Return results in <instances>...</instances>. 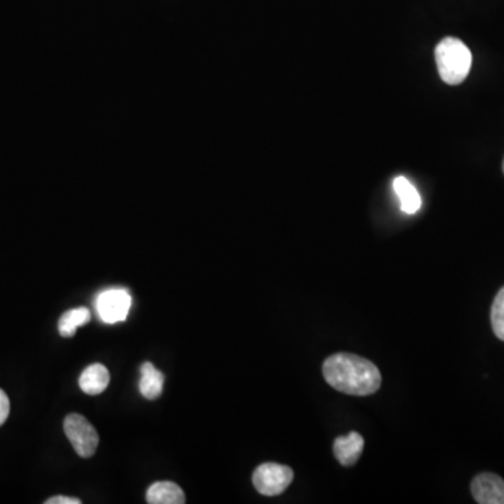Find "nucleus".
<instances>
[{"label": "nucleus", "instance_id": "12", "mask_svg": "<svg viewBox=\"0 0 504 504\" xmlns=\"http://www.w3.org/2000/svg\"><path fill=\"white\" fill-rule=\"evenodd\" d=\"M90 318H92V314H90L89 308H72V310L66 311L59 320V334L63 338H72L76 334L77 328L90 323Z\"/></svg>", "mask_w": 504, "mask_h": 504}, {"label": "nucleus", "instance_id": "13", "mask_svg": "<svg viewBox=\"0 0 504 504\" xmlns=\"http://www.w3.org/2000/svg\"><path fill=\"white\" fill-rule=\"evenodd\" d=\"M490 318H492L493 333L504 342V287H501L500 292L496 296Z\"/></svg>", "mask_w": 504, "mask_h": 504}, {"label": "nucleus", "instance_id": "7", "mask_svg": "<svg viewBox=\"0 0 504 504\" xmlns=\"http://www.w3.org/2000/svg\"><path fill=\"white\" fill-rule=\"evenodd\" d=\"M364 439L357 431H352L348 436H341L334 441V454L344 467H351L359 461L363 452Z\"/></svg>", "mask_w": 504, "mask_h": 504}, {"label": "nucleus", "instance_id": "1", "mask_svg": "<svg viewBox=\"0 0 504 504\" xmlns=\"http://www.w3.org/2000/svg\"><path fill=\"white\" fill-rule=\"evenodd\" d=\"M324 378L334 390L367 397L382 387L383 377L374 363L352 354H335L324 362Z\"/></svg>", "mask_w": 504, "mask_h": 504}, {"label": "nucleus", "instance_id": "16", "mask_svg": "<svg viewBox=\"0 0 504 504\" xmlns=\"http://www.w3.org/2000/svg\"><path fill=\"white\" fill-rule=\"evenodd\" d=\"M503 172H504V163H503Z\"/></svg>", "mask_w": 504, "mask_h": 504}, {"label": "nucleus", "instance_id": "8", "mask_svg": "<svg viewBox=\"0 0 504 504\" xmlns=\"http://www.w3.org/2000/svg\"><path fill=\"white\" fill-rule=\"evenodd\" d=\"M110 384V372L104 364L94 363L87 367L79 378V385L87 395H100Z\"/></svg>", "mask_w": 504, "mask_h": 504}, {"label": "nucleus", "instance_id": "14", "mask_svg": "<svg viewBox=\"0 0 504 504\" xmlns=\"http://www.w3.org/2000/svg\"><path fill=\"white\" fill-rule=\"evenodd\" d=\"M10 415V401L7 397L6 393L4 390H0V426L7 421Z\"/></svg>", "mask_w": 504, "mask_h": 504}, {"label": "nucleus", "instance_id": "9", "mask_svg": "<svg viewBox=\"0 0 504 504\" xmlns=\"http://www.w3.org/2000/svg\"><path fill=\"white\" fill-rule=\"evenodd\" d=\"M146 501L150 504H184L185 493L177 483L156 482L149 488Z\"/></svg>", "mask_w": 504, "mask_h": 504}, {"label": "nucleus", "instance_id": "11", "mask_svg": "<svg viewBox=\"0 0 504 504\" xmlns=\"http://www.w3.org/2000/svg\"><path fill=\"white\" fill-rule=\"evenodd\" d=\"M393 191L400 198L401 209L408 215L418 212L422 207L421 195L405 177H397L393 179Z\"/></svg>", "mask_w": 504, "mask_h": 504}, {"label": "nucleus", "instance_id": "6", "mask_svg": "<svg viewBox=\"0 0 504 504\" xmlns=\"http://www.w3.org/2000/svg\"><path fill=\"white\" fill-rule=\"evenodd\" d=\"M470 492L480 504H504V480L499 475L490 472L478 475L472 480Z\"/></svg>", "mask_w": 504, "mask_h": 504}, {"label": "nucleus", "instance_id": "10", "mask_svg": "<svg viewBox=\"0 0 504 504\" xmlns=\"http://www.w3.org/2000/svg\"><path fill=\"white\" fill-rule=\"evenodd\" d=\"M141 382L139 390L146 400H156L160 397L164 387V374L151 363H143L141 367Z\"/></svg>", "mask_w": 504, "mask_h": 504}, {"label": "nucleus", "instance_id": "5", "mask_svg": "<svg viewBox=\"0 0 504 504\" xmlns=\"http://www.w3.org/2000/svg\"><path fill=\"white\" fill-rule=\"evenodd\" d=\"M132 305V297L126 289H107L97 297L96 307L104 323L125 321Z\"/></svg>", "mask_w": 504, "mask_h": 504}, {"label": "nucleus", "instance_id": "3", "mask_svg": "<svg viewBox=\"0 0 504 504\" xmlns=\"http://www.w3.org/2000/svg\"><path fill=\"white\" fill-rule=\"evenodd\" d=\"M63 429L77 455L83 459H90L94 455L100 443L99 433L84 416L79 413L66 416Z\"/></svg>", "mask_w": 504, "mask_h": 504}, {"label": "nucleus", "instance_id": "15", "mask_svg": "<svg viewBox=\"0 0 504 504\" xmlns=\"http://www.w3.org/2000/svg\"><path fill=\"white\" fill-rule=\"evenodd\" d=\"M81 499L68 498V496H53V498L48 499L45 504H81Z\"/></svg>", "mask_w": 504, "mask_h": 504}, {"label": "nucleus", "instance_id": "4", "mask_svg": "<svg viewBox=\"0 0 504 504\" xmlns=\"http://www.w3.org/2000/svg\"><path fill=\"white\" fill-rule=\"evenodd\" d=\"M292 468L287 465L275 464V462H265L257 468L252 475V482L261 495L277 496L289 488L293 482Z\"/></svg>", "mask_w": 504, "mask_h": 504}, {"label": "nucleus", "instance_id": "2", "mask_svg": "<svg viewBox=\"0 0 504 504\" xmlns=\"http://www.w3.org/2000/svg\"><path fill=\"white\" fill-rule=\"evenodd\" d=\"M436 63L444 83H462L472 66V53L459 38L447 37L436 46Z\"/></svg>", "mask_w": 504, "mask_h": 504}]
</instances>
